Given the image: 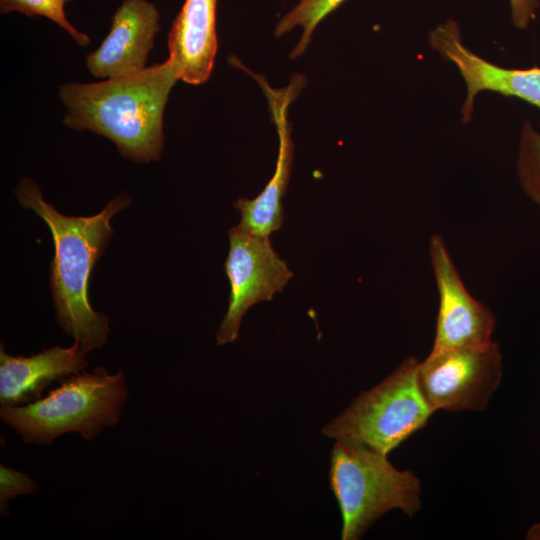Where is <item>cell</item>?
I'll list each match as a JSON object with an SVG mask.
<instances>
[{"label": "cell", "instance_id": "1", "mask_svg": "<svg viewBox=\"0 0 540 540\" xmlns=\"http://www.w3.org/2000/svg\"><path fill=\"white\" fill-rule=\"evenodd\" d=\"M14 193L20 205L40 217L52 234L50 286L58 324L86 353L101 348L108 341L109 318L90 305L89 280L113 234L110 220L130 205V197L123 192L102 211L86 217L58 212L31 178H22Z\"/></svg>", "mask_w": 540, "mask_h": 540}, {"label": "cell", "instance_id": "2", "mask_svg": "<svg viewBox=\"0 0 540 540\" xmlns=\"http://www.w3.org/2000/svg\"><path fill=\"white\" fill-rule=\"evenodd\" d=\"M178 80L167 59L118 78L62 84L63 123L108 138L135 163L158 160L164 148V111Z\"/></svg>", "mask_w": 540, "mask_h": 540}, {"label": "cell", "instance_id": "3", "mask_svg": "<svg viewBox=\"0 0 540 540\" xmlns=\"http://www.w3.org/2000/svg\"><path fill=\"white\" fill-rule=\"evenodd\" d=\"M127 397L123 372L97 367L64 379L44 398L1 407L0 418L28 444L49 445L71 432L91 440L119 422Z\"/></svg>", "mask_w": 540, "mask_h": 540}, {"label": "cell", "instance_id": "4", "mask_svg": "<svg viewBox=\"0 0 540 540\" xmlns=\"http://www.w3.org/2000/svg\"><path fill=\"white\" fill-rule=\"evenodd\" d=\"M329 483L342 515L341 538L360 539L385 513L413 516L421 508V482L397 470L387 455L336 441L330 454Z\"/></svg>", "mask_w": 540, "mask_h": 540}, {"label": "cell", "instance_id": "5", "mask_svg": "<svg viewBox=\"0 0 540 540\" xmlns=\"http://www.w3.org/2000/svg\"><path fill=\"white\" fill-rule=\"evenodd\" d=\"M419 361L406 358L381 383L360 393L322 433L388 455L426 425L434 412L418 383Z\"/></svg>", "mask_w": 540, "mask_h": 540}, {"label": "cell", "instance_id": "6", "mask_svg": "<svg viewBox=\"0 0 540 540\" xmlns=\"http://www.w3.org/2000/svg\"><path fill=\"white\" fill-rule=\"evenodd\" d=\"M502 378L498 344L430 353L419 363L417 383L433 411H482Z\"/></svg>", "mask_w": 540, "mask_h": 540}, {"label": "cell", "instance_id": "7", "mask_svg": "<svg viewBox=\"0 0 540 540\" xmlns=\"http://www.w3.org/2000/svg\"><path fill=\"white\" fill-rule=\"evenodd\" d=\"M229 252L225 272L230 282L227 312L216 333L218 345L234 342L248 309L270 301L281 292L293 272L282 260L269 239L234 226L228 231Z\"/></svg>", "mask_w": 540, "mask_h": 540}, {"label": "cell", "instance_id": "8", "mask_svg": "<svg viewBox=\"0 0 540 540\" xmlns=\"http://www.w3.org/2000/svg\"><path fill=\"white\" fill-rule=\"evenodd\" d=\"M429 256L439 297L430 353L491 342L496 319L465 287L441 234L430 237Z\"/></svg>", "mask_w": 540, "mask_h": 540}, {"label": "cell", "instance_id": "9", "mask_svg": "<svg viewBox=\"0 0 540 540\" xmlns=\"http://www.w3.org/2000/svg\"><path fill=\"white\" fill-rule=\"evenodd\" d=\"M428 41L444 60L456 65L465 81L467 96L461 110L463 124L471 121L474 98L482 91L517 97L540 109V67L504 68L481 58L463 44L459 25L453 19L432 29Z\"/></svg>", "mask_w": 540, "mask_h": 540}, {"label": "cell", "instance_id": "10", "mask_svg": "<svg viewBox=\"0 0 540 540\" xmlns=\"http://www.w3.org/2000/svg\"><path fill=\"white\" fill-rule=\"evenodd\" d=\"M236 61L257 80L267 98L278 133L279 148L275 172L263 191L253 199H237L234 206L241 216L239 227L253 234L270 236L281 228L284 221L281 199L286 193L293 164L294 143L287 117L288 107L304 88L306 79L303 75H295L288 86L274 89L264 76L253 74L239 60Z\"/></svg>", "mask_w": 540, "mask_h": 540}, {"label": "cell", "instance_id": "11", "mask_svg": "<svg viewBox=\"0 0 540 540\" xmlns=\"http://www.w3.org/2000/svg\"><path fill=\"white\" fill-rule=\"evenodd\" d=\"M159 29L160 13L152 2L124 0L112 17L107 36L87 55V69L104 80L144 69Z\"/></svg>", "mask_w": 540, "mask_h": 540}, {"label": "cell", "instance_id": "12", "mask_svg": "<svg viewBox=\"0 0 540 540\" xmlns=\"http://www.w3.org/2000/svg\"><path fill=\"white\" fill-rule=\"evenodd\" d=\"M88 366L86 352L79 343L54 346L37 354L13 356L0 349L1 407L21 406L40 399L51 384L79 374Z\"/></svg>", "mask_w": 540, "mask_h": 540}, {"label": "cell", "instance_id": "13", "mask_svg": "<svg viewBox=\"0 0 540 540\" xmlns=\"http://www.w3.org/2000/svg\"><path fill=\"white\" fill-rule=\"evenodd\" d=\"M217 0H185L168 34L169 60L182 81L200 85L211 75L217 52Z\"/></svg>", "mask_w": 540, "mask_h": 540}, {"label": "cell", "instance_id": "14", "mask_svg": "<svg viewBox=\"0 0 540 540\" xmlns=\"http://www.w3.org/2000/svg\"><path fill=\"white\" fill-rule=\"evenodd\" d=\"M345 0H298L297 5L285 14L275 27L277 37L291 31L297 26L303 28L302 36L293 49L290 57L302 55L310 43L312 33L317 25Z\"/></svg>", "mask_w": 540, "mask_h": 540}, {"label": "cell", "instance_id": "15", "mask_svg": "<svg viewBox=\"0 0 540 540\" xmlns=\"http://www.w3.org/2000/svg\"><path fill=\"white\" fill-rule=\"evenodd\" d=\"M517 175L523 191L540 206V132L530 121H525L521 130Z\"/></svg>", "mask_w": 540, "mask_h": 540}, {"label": "cell", "instance_id": "16", "mask_svg": "<svg viewBox=\"0 0 540 540\" xmlns=\"http://www.w3.org/2000/svg\"><path fill=\"white\" fill-rule=\"evenodd\" d=\"M0 11L4 14L19 12L27 16H43L64 29L80 46L90 43L88 35L70 23L64 5L57 0H0Z\"/></svg>", "mask_w": 540, "mask_h": 540}, {"label": "cell", "instance_id": "17", "mask_svg": "<svg viewBox=\"0 0 540 540\" xmlns=\"http://www.w3.org/2000/svg\"><path fill=\"white\" fill-rule=\"evenodd\" d=\"M40 489L36 479L24 472L0 466V506L2 516L9 515V501L20 495L34 494Z\"/></svg>", "mask_w": 540, "mask_h": 540}, {"label": "cell", "instance_id": "18", "mask_svg": "<svg viewBox=\"0 0 540 540\" xmlns=\"http://www.w3.org/2000/svg\"><path fill=\"white\" fill-rule=\"evenodd\" d=\"M511 19L518 29H525L536 17L539 0H509Z\"/></svg>", "mask_w": 540, "mask_h": 540}, {"label": "cell", "instance_id": "19", "mask_svg": "<svg viewBox=\"0 0 540 540\" xmlns=\"http://www.w3.org/2000/svg\"><path fill=\"white\" fill-rule=\"evenodd\" d=\"M59 3H61L62 5H65L66 3L72 1V0H57Z\"/></svg>", "mask_w": 540, "mask_h": 540}]
</instances>
